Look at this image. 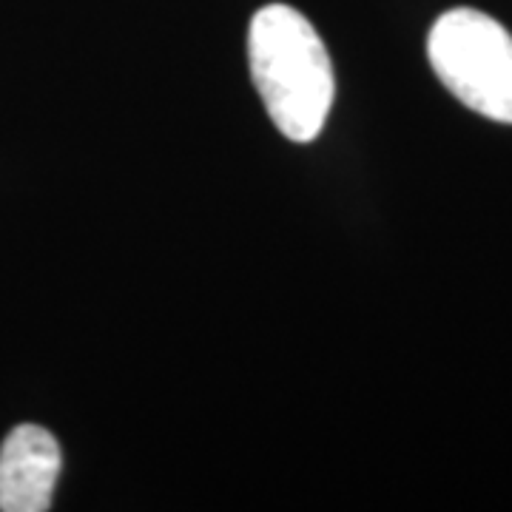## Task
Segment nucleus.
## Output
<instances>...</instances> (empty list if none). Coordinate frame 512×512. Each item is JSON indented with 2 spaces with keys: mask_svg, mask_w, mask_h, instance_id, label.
I'll return each mask as SVG.
<instances>
[{
  "mask_svg": "<svg viewBox=\"0 0 512 512\" xmlns=\"http://www.w3.org/2000/svg\"><path fill=\"white\" fill-rule=\"evenodd\" d=\"M256 92L279 134L311 143L328 123L336 97L333 63L319 32L285 3L259 9L248 32Z\"/></svg>",
  "mask_w": 512,
  "mask_h": 512,
  "instance_id": "1",
  "label": "nucleus"
},
{
  "mask_svg": "<svg viewBox=\"0 0 512 512\" xmlns=\"http://www.w3.org/2000/svg\"><path fill=\"white\" fill-rule=\"evenodd\" d=\"M60 467V444L49 430L37 424L15 427L0 447V510H49Z\"/></svg>",
  "mask_w": 512,
  "mask_h": 512,
  "instance_id": "3",
  "label": "nucleus"
},
{
  "mask_svg": "<svg viewBox=\"0 0 512 512\" xmlns=\"http://www.w3.org/2000/svg\"><path fill=\"white\" fill-rule=\"evenodd\" d=\"M427 57L467 109L512 126V35L498 20L476 9L441 15L427 37Z\"/></svg>",
  "mask_w": 512,
  "mask_h": 512,
  "instance_id": "2",
  "label": "nucleus"
}]
</instances>
